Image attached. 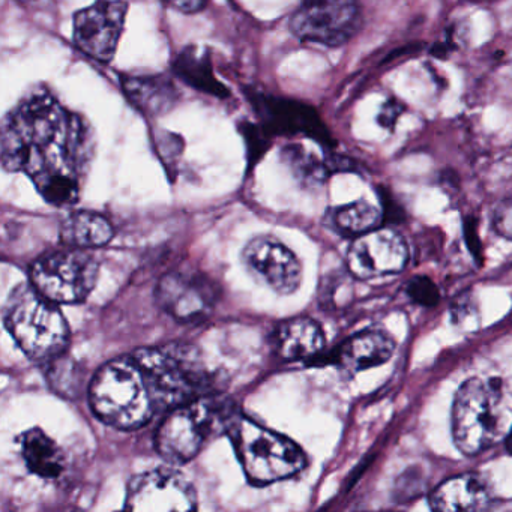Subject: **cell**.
I'll return each instance as SVG.
<instances>
[{
    "mask_svg": "<svg viewBox=\"0 0 512 512\" xmlns=\"http://www.w3.org/2000/svg\"><path fill=\"white\" fill-rule=\"evenodd\" d=\"M430 508L433 511H482L491 503L487 485L476 475H458L431 491Z\"/></svg>",
    "mask_w": 512,
    "mask_h": 512,
    "instance_id": "cell-18",
    "label": "cell"
},
{
    "mask_svg": "<svg viewBox=\"0 0 512 512\" xmlns=\"http://www.w3.org/2000/svg\"><path fill=\"white\" fill-rule=\"evenodd\" d=\"M98 268L94 254L83 248L52 251L32 265V286L55 304H79L94 289Z\"/></svg>",
    "mask_w": 512,
    "mask_h": 512,
    "instance_id": "cell-7",
    "label": "cell"
},
{
    "mask_svg": "<svg viewBox=\"0 0 512 512\" xmlns=\"http://www.w3.org/2000/svg\"><path fill=\"white\" fill-rule=\"evenodd\" d=\"M127 0H98L74 16V43L89 58L110 64L127 20Z\"/></svg>",
    "mask_w": 512,
    "mask_h": 512,
    "instance_id": "cell-9",
    "label": "cell"
},
{
    "mask_svg": "<svg viewBox=\"0 0 512 512\" xmlns=\"http://www.w3.org/2000/svg\"><path fill=\"white\" fill-rule=\"evenodd\" d=\"M452 437L458 451L476 455L502 434V389L499 379H472L458 388L452 404Z\"/></svg>",
    "mask_w": 512,
    "mask_h": 512,
    "instance_id": "cell-5",
    "label": "cell"
},
{
    "mask_svg": "<svg viewBox=\"0 0 512 512\" xmlns=\"http://www.w3.org/2000/svg\"><path fill=\"white\" fill-rule=\"evenodd\" d=\"M242 259L254 277L281 295H290L301 284L302 266L298 257L271 236L251 239Z\"/></svg>",
    "mask_w": 512,
    "mask_h": 512,
    "instance_id": "cell-13",
    "label": "cell"
},
{
    "mask_svg": "<svg viewBox=\"0 0 512 512\" xmlns=\"http://www.w3.org/2000/svg\"><path fill=\"white\" fill-rule=\"evenodd\" d=\"M409 248L400 233L374 229L359 235L347 251V269L359 280L397 274L406 268Z\"/></svg>",
    "mask_w": 512,
    "mask_h": 512,
    "instance_id": "cell-11",
    "label": "cell"
},
{
    "mask_svg": "<svg viewBox=\"0 0 512 512\" xmlns=\"http://www.w3.org/2000/svg\"><path fill=\"white\" fill-rule=\"evenodd\" d=\"M274 347L284 361L317 358L325 347V334L319 323L308 317H296L280 323L274 332Z\"/></svg>",
    "mask_w": 512,
    "mask_h": 512,
    "instance_id": "cell-17",
    "label": "cell"
},
{
    "mask_svg": "<svg viewBox=\"0 0 512 512\" xmlns=\"http://www.w3.org/2000/svg\"><path fill=\"white\" fill-rule=\"evenodd\" d=\"M403 109V104L400 101L391 98L380 109L379 115H377V124L385 130H392L394 125L397 124L398 118L403 115Z\"/></svg>",
    "mask_w": 512,
    "mask_h": 512,
    "instance_id": "cell-26",
    "label": "cell"
},
{
    "mask_svg": "<svg viewBox=\"0 0 512 512\" xmlns=\"http://www.w3.org/2000/svg\"><path fill=\"white\" fill-rule=\"evenodd\" d=\"M157 302L181 322L205 319L217 305L220 292L215 281L194 269L167 272L155 290Z\"/></svg>",
    "mask_w": 512,
    "mask_h": 512,
    "instance_id": "cell-10",
    "label": "cell"
},
{
    "mask_svg": "<svg viewBox=\"0 0 512 512\" xmlns=\"http://www.w3.org/2000/svg\"><path fill=\"white\" fill-rule=\"evenodd\" d=\"M5 325L34 361L50 362L67 349L70 328L58 304L34 286L17 287L8 302Z\"/></svg>",
    "mask_w": 512,
    "mask_h": 512,
    "instance_id": "cell-4",
    "label": "cell"
},
{
    "mask_svg": "<svg viewBox=\"0 0 512 512\" xmlns=\"http://www.w3.org/2000/svg\"><path fill=\"white\" fill-rule=\"evenodd\" d=\"M115 235L112 224L97 212L79 211L68 215L61 226V241L65 247L88 248L103 247L109 244Z\"/></svg>",
    "mask_w": 512,
    "mask_h": 512,
    "instance_id": "cell-19",
    "label": "cell"
},
{
    "mask_svg": "<svg viewBox=\"0 0 512 512\" xmlns=\"http://www.w3.org/2000/svg\"><path fill=\"white\" fill-rule=\"evenodd\" d=\"M361 25L358 0H304L290 19L296 38L331 49L349 43Z\"/></svg>",
    "mask_w": 512,
    "mask_h": 512,
    "instance_id": "cell-8",
    "label": "cell"
},
{
    "mask_svg": "<svg viewBox=\"0 0 512 512\" xmlns=\"http://www.w3.org/2000/svg\"><path fill=\"white\" fill-rule=\"evenodd\" d=\"M173 10L182 14H197L206 7L208 0H164Z\"/></svg>",
    "mask_w": 512,
    "mask_h": 512,
    "instance_id": "cell-27",
    "label": "cell"
},
{
    "mask_svg": "<svg viewBox=\"0 0 512 512\" xmlns=\"http://www.w3.org/2000/svg\"><path fill=\"white\" fill-rule=\"evenodd\" d=\"M257 109L272 130L286 134H304L325 145L331 142L328 130L320 121L319 115L305 104L262 97Z\"/></svg>",
    "mask_w": 512,
    "mask_h": 512,
    "instance_id": "cell-14",
    "label": "cell"
},
{
    "mask_svg": "<svg viewBox=\"0 0 512 512\" xmlns=\"http://www.w3.org/2000/svg\"><path fill=\"white\" fill-rule=\"evenodd\" d=\"M281 158L302 184H322L334 172L329 161H320L316 155L305 151L299 145L284 148L281 152Z\"/></svg>",
    "mask_w": 512,
    "mask_h": 512,
    "instance_id": "cell-23",
    "label": "cell"
},
{
    "mask_svg": "<svg viewBox=\"0 0 512 512\" xmlns=\"http://www.w3.org/2000/svg\"><path fill=\"white\" fill-rule=\"evenodd\" d=\"M121 83L130 103L149 118L164 115L178 101L175 85L164 74L122 76Z\"/></svg>",
    "mask_w": 512,
    "mask_h": 512,
    "instance_id": "cell-16",
    "label": "cell"
},
{
    "mask_svg": "<svg viewBox=\"0 0 512 512\" xmlns=\"http://www.w3.org/2000/svg\"><path fill=\"white\" fill-rule=\"evenodd\" d=\"M383 220H385L383 211L364 200L340 206L332 211V223L346 235L359 236L379 229Z\"/></svg>",
    "mask_w": 512,
    "mask_h": 512,
    "instance_id": "cell-22",
    "label": "cell"
},
{
    "mask_svg": "<svg viewBox=\"0 0 512 512\" xmlns=\"http://www.w3.org/2000/svg\"><path fill=\"white\" fill-rule=\"evenodd\" d=\"M505 445H506V451H508L509 454L512 455V428H511V431H509L508 436H506Z\"/></svg>",
    "mask_w": 512,
    "mask_h": 512,
    "instance_id": "cell-28",
    "label": "cell"
},
{
    "mask_svg": "<svg viewBox=\"0 0 512 512\" xmlns=\"http://www.w3.org/2000/svg\"><path fill=\"white\" fill-rule=\"evenodd\" d=\"M406 290L410 299L422 307H434L440 299L439 289L428 277L412 278Z\"/></svg>",
    "mask_w": 512,
    "mask_h": 512,
    "instance_id": "cell-24",
    "label": "cell"
},
{
    "mask_svg": "<svg viewBox=\"0 0 512 512\" xmlns=\"http://www.w3.org/2000/svg\"><path fill=\"white\" fill-rule=\"evenodd\" d=\"M125 508L131 511H193L197 494L190 481L172 469L142 473L128 487Z\"/></svg>",
    "mask_w": 512,
    "mask_h": 512,
    "instance_id": "cell-12",
    "label": "cell"
},
{
    "mask_svg": "<svg viewBox=\"0 0 512 512\" xmlns=\"http://www.w3.org/2000/svg\"><path fill=\"white\" fill-rule=\"evenodd\" d=\"M22 454L29 469L44 479L59 478L67 466L61 446L41 428L26 431L22 440Z\"/></svg>",
    "mask_w": 512,
    "mask_h": 512,
    "instance_id": "cell-20",
    "label": "cell"
},
{
    "mask_svg": "<svg viewBox=\"0 0 512 512\" xmlns=\"http://www.w3.org/2000/svg\"><path fill=\"white\" fill-rule=\"evenodd\" d=\"M394 350V340L385 332L364 331L344 341L332 353L331 361L344 370L359 373L385 364L391 359Z\"/></svg>",
    "mask_w": 512,
    "mask_h": 512,
    "instance_id": "cell-15",
    "label": "cell"
},
{
    "mask_svg": "<svg viewBox=\"0 0 512 512\" xmlns=\"http://www.w3.org/2000/svg\"><path fill=\"white\" fill-rule=\"evenodd\" d=\"M233 413L232 409L206 395L175 407L158 428L155 448L169 463H188L202 451L217 424L227 427Z\"/></svg>",
    "mask_w": 512,
    "mask_h": 512,
    "instance_id": "cell-6",
    "label": "cell"
},
{
    "mask_svg": "<svg viewBox=\"0 0 512 512\" xmlns=\"http://www.w3.org/2000/svg\"><path fill=\"white\" fill-rule=\"evenodd\" d=\"M226 431L251 484H272L296 475L307 466L304 451L292 439L247 416L233 413Z\"/></svg>",
    "mask_w": 512,
    "mask_h": 512,
    "instance_id": "cell-3",
    "label": "cell"
},
{
    "mask_svg": "<svg viewBox=\"0 0 512 512\" xmlns=\"http://www.w3.org/2000/svg\"><path fill=\"white\" fill-rule=\"evenodd\" d=\"M2 166L23 172L55 206L77 202L95 154L91 125L53 95L35 92L5 118Z\"/></svg>",
    "mask_w": 512,
    "mask_h": 512,
    "instance_id": "cell-1",
    "label": "cell"
},
{
    "mask_svg": "<svg viewBox=\"0 0 512 512\" xmlns=\"http://www.w3.org/2000/svg\"><path fill=\"white\" fill-rule=\"evenodd\" d=\"M19 2H23V4H35V2H40V0H19Z\"/></svg>",
    "mask_w": 512,
    "mask_h": 512,
    "instance_id": "cell-29",
    "label": "cell"
},
{
    "mask_svg": "<svg viewBox=\"0 0 512 512\" xmlns=\"http://www.w3.org/2000/svg\"><path fill=\"white\" fill-rule=\"evenodd\" d=\"M89 403L104 424L136 430L161 410L145 368L131 353L100 368L89 385Z\"/></svg>",
    "mask_w": 512,
    "mask_h": 512,
    "instance_id": "cell-2",
    "label": "cell"
},
{
    "mask_svg": "<svg viewBox=\"0 0 512 512\" xmlns=\"http://www.w3.org/2000/svg\"><path fill=\"white\" fill-rule=\"evenodd\" d=\"M175 71L191 88L203 94L220 98L229 97V91L214 76L208 52H200L197 47H188L176 59Z\"/></svg>",
    "mask_w": 512,
    "mask_h": 512,
    "instance_id": "cell-21",
    "label": "cell"
},
{
    "mask_svg": "<svg viewBox=\"0 0 512 512\" xmlns=\"http://www.w3.org/2000/svg\"><path fill=\"white\" fill-rule=\"evenodd\" d=\"M493 227L497 235L512 241V200H503L494 208Z\"/></svg>",
    "mask_w": 512,
    "mask_h": 512,
    "instance_id": "cell-25",
    "label": "cell"
}]
</instances>
